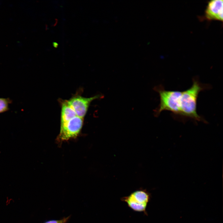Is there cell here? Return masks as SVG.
Masks as SVG:
<instances>
[{"mask_svg": "<svg viewBox=\"0 0 223 223\" xmlns=\"http://www.w3.org/2000/svg\"><path fill=\"white\" fill-rule=\"evenodd\" d=\"M210 87L208 85L201 83L197 77L193 78L191 86L188 89L182 91L179 101L180 117L205 122L197 113V100L200 92Z\"/></svg>", "mask_w": 223, "mask_h": 223, "instance_id": "1", "label": "cell"}, {"mask_svg": "<svg viewBox=\"0 0 223 223\" xmlns=\"http://www.w3.org/2000/svg\"><path fill=\"white\" fill-rule=\"evenodd\" d=\"M222 0H212L208 3L205 11V17L208 20L223 21Z\"/></svg>", "mask_w": 223, "mask_h": 223, "instance_id": "6", "label": "cell"}, {"mask_svg": "<svg viewBox=\"0 0 223 223\" xmlns=\"http://www.w3.org/2000/svg\"><path fill=\"white\" fill-rule=\"evenodd\" d=\"M102 97V95L99 94L90 98L78 96L73 97L67 101L75 112L77 116L83 118L91 102L94 99Z\"/></svg>", "mask_w": 223, "mask_h": 223, "instance_id": "5", "label": "cell"}, {"mask_svg": "<svg viewBox=\"0 0 223 223\" xmlns=\"http://www.w3.org/2000/svg\"><path fill=\"white\" fill-rule=\"evenodd\" d=\"M154 90L158 93L160 97V104L154 110L155 116H158L163 111H168L180 117L179 102L182 91L166 90L162 85L155 87Z\"/></svg>", "mask_w": 223, "mask_h": 223, "instance_id": "2", "label": "cell"}, {"mask_svg": "<svg viewBox=\"0 0 223 223\" xmlns=\"http://www.w3.org/2000/svg\"><path fill=\"white\" fill-rule=\"evenodd\" d=\"M11 101L7 98H0V113L7 111Z\"/></svg>", "mask_w": 223, "mask_h": 223, "instance_id": "8", "label": "cell"}, {"mask_svg": "<svg viewBox=\"0 0 223 223\" xmlns=\"http://www.w3.org/2000/svg\"><path fill=\"white\" fill-rule=\"evenodd\" d=\"M77 116L75 112L68 103L67 100L64 101L62 103L61 106V126L66 123Z\"/></svg>", "mask_w": 223, "mask_h": 223, "instance_id": "7", "label": "cell"}, {"mask_svg": "<svg viewBox=\"0 0 223 223\" xmlns=\"http://www.w3.org/2000/svg\"><path fill=\"white\" fill-rule=\"evenodd\" d=\"M83 121V118L77 116L60 126L59 139L63 141L76 137L81 130Z\"/></svg>", "mask_w": 223, "mask_h": 223, "instance_id": "4", "label": "cell"}, {"mask_svg": "<svg viewBox=\"0 0 223 223\" xmlns=\"http://www.w3.org/2000/svg\"><path fill=\"white\" fill-rule=\"evenodd\" d=\"M151 198V195L146 190L140 189L122 197L121 200L126 203L132 210L143 212L146 215V208Z\"/></svg>", "mask_w": 223, "mask_h": 223, "instance_id": "3", "label": "cell"}, {"mask_svg": "<svg viewBox=\"0 0 223 223\" xmlns=\"http://www.w3.org/2000/svg\"><path fill=\"white\" fill-rule=\"evenodd\" d=\"M70 217L69 216L59 220H51L47 221L43 223H66Z\"/></svg>", "mask_w": 223, "mask_h": 223, "instance_id": "9", "label": "cell"}]
</instances>
